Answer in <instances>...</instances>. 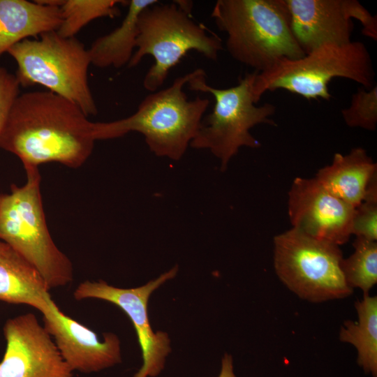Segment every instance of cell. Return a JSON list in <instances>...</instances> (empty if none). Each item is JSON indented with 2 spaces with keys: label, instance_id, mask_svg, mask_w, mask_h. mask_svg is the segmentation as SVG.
<instances>
[{
  "label": "cell",
  "instance_id": "1",
  "mask_svg": "<svg viewBox=\"0 0 377 377\" xmlns=\"http://www.w3.org/2000/svg\"><path fill=\"white\" fill-rule=\"evenodd\" d=\"M94 124L76 104L51 91L19 94L0 134V148L17 156L24 168L51 162L77 168L93 151Z\"/></svg>",
  "mask_w": 377,
  "mask_h": 377
},
{
  "label": "cell",
  "instance_id": "2",
  "mask_svg": "<svg viewBox=\"0 0 377 377\" xmlns=\"http://www.w3.org/2000/svg\"><path fill=\"white\" fill-rule=\"evenodd\" d=\"M194 71L177 77L167 88L151 92L131 115L108 122H94L96 141L141 133L156 156L179 161L195 137L209 100H188L184 87Z\"/></svg>",
  "mask_w": 377,
  "mask_h": 377
},
{
  "label": "cell",
  "instance_id": "3",
  "mask_svg": "<svg viewBox=\"0 0 377 377\" xmlns=\"http://www.w3.org/2000/svg\"><path fill=\"white\" fill-rule=\"evenodd\" d=\"M211 17L227 35L230 55L257 72L306 54L293 34L285 0H218Z\"/></svg>",
  "mask_w": 377,
  "mask_h": 377
},
{
  "label": "cell",
  "instance_id": "4",
  "mask_svg": "<svg viewBox=\"0 0 377 377\" xmlns=\"http://www.w3.org/2000/svg\"><path fill=\"white\" fill-rule=\"evenodd\" d=\"M192 1L159 2L145 8L138 17V34L136 50L128 64L138 66L146 55H151L154 64L149 68L143 87L149 92L163 86L172 68L191 50L216 61L223 50L222 41L210 34L202 25L191 17Z\"/></svg>",
  "mask_w": 377,
  "mask_h": 377
},
{
  "label": "cell",
  "instance_id": "5",
  "mask_svg": "<svg viewBox=\"0 0 377 377\" xmlns=\"http://www.w3.org/2000/svg\"><path fill=\"white\" fill-rule=\"evenodd\" d=\"M374 77L371 58L363 43H327L302 58H284L258 72L253 96L257 103L266 91L283 89L308 100L329 101L328 84L333 78L349 79L369 89L374 86Z\"/></svg>",
  "mask_w": 377,
  "mask_h": 377
},
{
  "label": "cell",
  "instance_id": "6",
  "mask_svg": "<svg viewBox=\"0 0 377 377\" xmlns=\"http://www.w3.org/2000/svg\"><path fill=\"white\" fill-rule=\"evenodd\" d=\"M27 182L10 186L0 193V240L30 263L41 274L49 290L73 281L69 258L54 242L45 220L38 168H24Z\"/></svg>",
  "mask_w": 377,
  "mask_h": 377
},
{
  "label": "cell",
  "instance_id": "7",
  "mask_svg": "<svg viewBox=\"0 0 377 377\" xmlns=\"http://www.w3.org/2000/svg\"><path fill=\"white\" fill-rule=\"evenodd\" d=\"M257 73L245 74L235 86L218 89L209 85L205 71L198 68L186 84L191 91L209 93L214 98L212 112L203 117L190 146L209 150L220 161L222 171L241 147H260V142L250 133L253 127L259 124L275 125L270 117L276 107L269 103L256 105L253 85Z\"/></svg>",
  "mask_w": 377,
  "mask_h": 377
},
{
  "label": "cell",
  "instance_id": "8",
  "mask_svg": "<svg viewBox=\"0 0 377 377\" xmlns=\"http://www.w3.org/2000/svg\"><path fill=\"white\" fill-rule=\"evenodd\" d=\"M7 53L17 64L15 75L20 87L43 86L76 104L87 117L97 114L88 80V50L77 38L48 31L38 38L23 40Z\"/></svg>",
  "mask_w": 377,
  "mask_h": 377
},
{
  "label": "cell",
  "instance_id": "9",
  "mask_svg": "<svg viewBox=\"0 0 377 377\" xmlns=\"http://www.w3.org/2000/svg\"><path fill=\"white\" fill-rule=\"evenodd\" d=\"M274 267L280 281L301 299L322 302L350 296L339 246L295 228L274 237Z\"/></svg>",
  "mask_w": 377,
  "mask_h": 377
},
{
  "label": "cell",
  "instance_id": "10",
  "mask_svg": "<svg viewBox=\"0 0 377 377\" xmlns=\"http://www.w3.org/2000/svg\"><path fill=\"white\" fill-rule=\"evenodd\" d=\"M175 266L146 284L133 288H120L104 281H85L77 287L74 298L81 300L94 298L105 300L120 308L130 318L135 330L141 348L142 365L133 377H155L164 369L165 358L171 351L166 332H154L148 316V302L151 294L177 274Z\"/></svg>",
  "mask_w": 377,
  "mask_h": 377
},
{
  "label": "cell",
  "instance_id": "11",
  "mask_svg": "<svg viewBox=\"0 0 377 377\" xmlns=\"http://www.w3.org/2000/svg\"><path fill=\"white\" fill-rule=\"evenodd\" d=\"M293 34L307 54L327 43L350 42L353 19L360 21L362 33L377 40L376 15L356 0H285Z\"/></svg>",
  "mask_w": 377,
  "mask_h": 377
},
{
  "label": "cell",
  "instance_id": "12",
  "mask_svg": "<svg viewBox=\"0 0 377 377\" xmlns=\"http://www.w3.org/2000/svg\"><path fill=\"white\" fill-rule=\"evenodd\" d=\"M3 331L6 347L0 377H72L73 371L34 314L8 319Z\"/></svg>",
  "mask_w": 377,
  "mask_h": 377
},
{
  "label": "cell",
  "instance_id": "13",
  "mask_svg": "<svg viewBox=\"0 0 377 377\" xmlns=\"http://www.w3.org/2000/svg\"><path fill=\"white\" fill-rule=\"evenodd\" d=\"M354 210L315 177H296L288 193V216L293 228L338 246L347 242L352 235Z\"/></svg>",
  "mask_w": 377,
  "mask_h": 377
},
{
  "label": "cell",
  "instance_id": "14",
  "mask_svg": "<svg viewBox=\"0 0 377 377\" xmlns=\"http://www.w3.org/2000/svg\"><path fill=\"white\" fill-rule=\"evenodd\" d=\"M44 328L54 339L63 359L72 371L97 372L121 362L120 341L113 333L97 334L64 314L52 300L41 312Z\"/></svg>",
  "mask_w": 377,
  "mask_h": 377
},
{
  "label": "cell",
  "instance_id": "15",
  "mask_svg": "<svg viewBox=\"0 0 377 377\" xmlns=\"http://www.w3.org/2000/svg\"><path fill=\"white\" fill-rule=\"evenodd\" d=\"M61 20L60 7L36 1L0 0V56L23 40L57 31Z\"/></svg>",
  "mask_w": 377,
  "mask_h": 377
},
{
  "label": "cell",
  "instance_id": "16",
  "mask_svg": "<svg viewBox=\"0 0 377 377\" xmlns=\"http://www.w3.org/2000/svg\"><path fill=\"white\" fill-rule=\"evenodd\" d=\"M40 272L0 240V301L29 305L40 311L52 300Z\"/></svg>",
  "mask_w": 377,
  "mask_h": 377
},
{
  "label": "cell",
  "instance_id": "17",
  "mask_svg": "<svg viewBox=\"0 0 377 377\" xmlns=\"http://www.w3.org/2000/svg\"><path fill=\"white\" fill-rule=\"evenodd\" d=\"M377 165L362 147L336 153L330 165L320 169L316 179L332 194L355 208L362 201Z\"/></svg>",
  "mask_w": 377,
  "mask_h": 377
},
{
  "label": "cell",
  "instance_id": "18",
  "mask_svg": "<svg viewBox=\"0 0 377 377\" xmlns=\"http://www.w3.org/2000/svg\"><path fill=\"white\" fill-rule=\"evenodd\" d=\"M157 0H131L121 24L108 34L97 38L88 48L91 64L98 68H121L128 65L136 48L138 17Z\"/></svg>",
  "mask_w": 377,
  "mask_h": 377
},
{
  "label": "cell",
  "instance_id": "19",
  "mask_svg": "<svg viewBox=\"0 0 377 377\" xmlns=\"http://www.w3.org/2000/svg\"><path fill=\"white\" fill-rule=\"evenodd\" d=\"M355 308L357 320H346L341 327L339 340L353 345L357 362L367 374L377 377V297L364 294Z\"/></svg>",
  "mask_w": 377,
  "mask_h": 377
},
{
  "label": "cell",
  "instance_id": "20",
  "mask_svg": "<svg viewBox=\"0 0 377 377\" xmlns=\"http://www.w3.org/2000/svg\"><path fill=\"white\" fill-rule=\"evenodd\" d=\"M121 0H64L60 6L61 23L57 30L64 38L75 35L90 22L108 17L114 18L120 15L119 4H128Z\"/></svg>",
  "mask_w": 377,
  "mask_h": 377
},
{
  "label": "cell",
  "instance_id": "21",
  "mask_svg": "<svg viewBox=\"0 0 377 377\" xmlns=\"http://www.w3.org/2000/svg\"><path fill=\"white\" fill-rule=\"evenodd\" d=\"M354 252L342 259L341 267L348 286L358 288L364 294L377 283V242L362 237H356L353 242Z\"/></svg>",
  "mask_w": 377,
  "mask_h": 377
},
{
  "label": "cell",
  "instance_id": "22",
  "mask_svg": "<svg viewBox=\"0 0 377 377\" xmlns=\"http://www.w3.org/2000/svg\"><path fill=\"white\" fill-rule=\"evenodd\" d=\"M349 127L375 131L377 124V87L359 89L353 94L350 105L341 110Z\"/></svg>",
  "mask_w": 377,
  "mask_h": 377
},
{
  "label": "cell",
  "instance_id": "23",
  "mask_svg": "<svg viewBox=\"0 0 377 377\" xmlns=\"http://www.w3.org/2000/svg\"><path fill=\"white\" fill-rule=\"evenodd\" d=\"M351 232L356 237L377 239V174L369 183L362 201L355 208Z\"/></svg>",
  "mask_w": 377,
  "mask_h": 377
},
{
  "label": "cell",
  "instance_id": "24",
  "mask_svg": "<svg viewBox=\"0 0 377 377\" xmlns=\"http://www.w3.org/2000/svg\"><path fill=\"white\" fill-rule=\"evenodd\" d=\"M20 87L15 74L0 66V134L6 124L11 106L19 95Z\"/></svg>",
  "mask_w": 377,
  "mask_h": 377
},
{
  "label": "cell",
  "instance_id": "25",
  "mask_svg": "<svg viewBox=\"0 0 377 377\" xmlns=\"http://www.w3.org/2000/svg\"><path fill=\"white\" fill-rule=\"evenodd\" d=\"M218 377H236L232 357L228 353H226L222 358L221 371Z\"/></svg>",
  "mask_w": 377,
  "mask_h": 377
}]
</instances>
